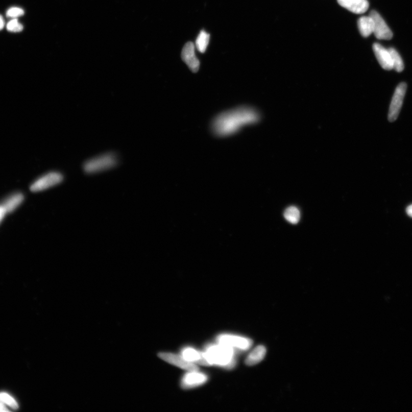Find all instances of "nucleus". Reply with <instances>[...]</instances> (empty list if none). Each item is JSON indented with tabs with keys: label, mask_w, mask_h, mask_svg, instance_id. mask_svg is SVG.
I'll return each instance as SVG.
<instances>
[{
	"label": "nucleus",
	"mask_w": 412,
	"mask_h": 412,
	"mask_svg": "<svg viewBox=\"0 0 412 412\" xmlns=\"http://www.w3.org/2000/svg\"><path fill=\"white\" fill-rule=\"evenodd\" d=\"M117 164V156L108 153L88 160L84 163L83 169L87 174H95L115 167Z\"/></svg>",
	"instance_id": "obj_3"
},
{
	"label": "nucleus",
	"mask_w": 412,
	"mask_h": 412,
	"mask_svg": "<svg viewBox=\"0 0 412 412\" xmlns=\"http://www.w3.org/2000/svg\"><path fill=\"white\" fill-rule=\"evenodd\" d=\"M216 340L219 344L243 350L249 349L253 345L252 340L236 335H221L217 337Z\"/></svg>",
	"instance_id": "obj_7"
},
{
	"label": "nucleus",
	"mask_w": 412,
	"mask_h": 412,
	"mask_svg": "<svg viewBox=\"0 0 412 412\" xmlns=\"http://www.w3.org/2000/svg\"><path fill=\"white\" fill-rule=\"evenodd\" d=\"M0 402L4 405L10 406L13 409H17L18 408L17 401L7 393H0Z\"/></svg>",
	"instance_id": "obj_20"
},
{
	"label": "nucleus",
	"mask_w": 412,
	"mask_h": 412,
	"mask_svg": "<svg viewBox=\"0 0 412 412\" xmlns=\"http://www.w3.org/2000/svg\"><path fill=\"white\" fill-rule=\"evenodd\" d=\"M284 217L289 223L297 224L300 220V211L297 207L290 206L287 208L284 212Z\"/></svg>",
	"instance_id": "obj_17"
},
{
	"label": "nucleus",
	"mask_w": 412,
	"mask_h": 412,
	"mask_svg": "<svg viewBox=\"0 0 412 412\" xmlns=\"http://www.w3.org/2000/svg\"><path fill=\"white\" fill-rule=\"evenodd\" d=\"M5 26V21L2 16L0 15V31L2 30Z\"/></svg>",
	"instance_id": "obj_25"
},
{
	"label": "nucleus",
	"mask_w": 412,
	"mask_h": 412,
	"mask_svg": "<svg viewBox=\"0 0 412 412\" xmlns=\"http://www.w3.org/2000/svg\"><path fill=\"white\" fill-rule=\"evenodd\" d=\"M374 21L373 34L380 40H391L393 37V33L383 19L376 11H372L369 14Z\"/></svg>",
	"instance_id": "obj_6"
},
{
	"label": "nucleus",
	"mask_w": 412,
	"mask_h": 412,
	"mask_svg": "<svg viewBox=\"0 0 412 412\" xmlns=\"http://www.w3.org/2000/svg\"><path fill=\"white\" fill-rule=\"evenodd\" d=\"M64 177L59 172H52L42 175L32 184L30 187L32 192H39L58 185L63 182Z\"/></svg>",
	"instance_id": "obj_4"
},
{
	"label": "nucleus",
	"mask_w": 412,
	"mask_h": 412,
	"mask_svg": "<svg viewBox=\"0 0 412 412\" xmlns=\"http://www.w3.org/2000/svg\"><path fill=\"white\" fill-rule=\"evenodd\" d=\"M23 196L21 193H16L7 199L2 205L8 212L15 210L23 201Z\"/></svg>",
	"instance_id": "obj_16"
},
{
	"label": "nucleus",
	"mask_w": 412,
	"mask_h": 412,
	"mask_svg": "<svg viewBox=\"0 0 412 412\" xmlns=\"http://www.w3.org/2000/svg\"><path fill=\"white\" fill-rule=\"evenodd\" d=\"M266 353V348L264 346L259 345L249 355L246 359L245 363L248 366H255L263 360Z\"/></svg>",
	"instance_id": "obj_14"
},
{
	"label": "nucleus",
	"mask_w": 412,
	"mask_h": 412,
	"mask_svg": "<svg viewBox=\"0 0 412 412\" xmlns=\"http://www.w3.org/2000/svg\"><path fill=\"white\" fill-rule=\"evenodd\" d=\"M182 59L192 72H198L200 67V61L195 53V45L192 42H188L184 45L181 54Z\"/></svg>",
	"instance_id": "obj_9"
},
{
	"label": "nucleus",
	"mask_w": 412,
	"mask_h": 412,
	"mask_svg": "<svg viewBox=\"0 0 412 412\" xmlns=\"http://www.w3.org/2000/svg\"><path fill=\"white\" fill-rule=\"evenodd\" d=\"M406 88V83H401L395 90L391 103L389 114H388V119L391 122H395L399 115L405 95Z\"/></svg>",
	"instance_id": "obj_5"
},
{
	"label": "nucleus",
	"mask_w": 412,
	"mask_h": 412,
	"mask_svg": "<svg viewBox=\"0 0 412 412\" xmlns=\"http://www.w3.org/2000/svg\"><path fill=\"white\" fill-rule=\"evenodd\" d=\"M7 29L9 32H19L23 30V26L18 22L17 19L13 18L8 23Z\"/></svg>",
	"instance_id": "obj_21"
},
{
	"label": "nucleus",
	"mask_w": 412,
	"mask_h": 412,
	"mask_svg": "<svg viewBox=\"0 0 412 412\" xmlns=\"http://www.w3.org/2000/svg\"><path fill=\"white\" fill-rule=\"evenodd\" d=\"M210 36L205 31H201L197 37L196 47L201 53H205L209 44Z\"/></svg>",
	"instance_id": "obj_18"
},
{
	"label": "nucleus",
	"mask_w": 412,
	"mask_h": 412,
	"mask_svg": "<svg viewBox=\"0 0 412 412\" xmlns=\"http://www.w3.org/2000/svg\"><path fill=\"white\" fill-rule=\"evenodd\" d=\"M407 214L412 217V205L409 206L406 209Z\"/></svg>",
	"instance_id": "obj_26"
},
{
	"label": "nucleus",
	"mask_w": 412,
	"mask_h": 412,
	"mask_svg": "<svg viewBox=\"0 0 412 412\" xmlns=\"http://www.w3.org/2000/svg\"><path fill=\"white\" fill-rule=\"evenodd\" d=\"M203 353L211 366L216 365L229 369L234 366V348L219 344L208 348L206 352Z\"/></svg>",
	"instance_id": "obj_2"
},
{
	"label": "nucleus",
	"mask_w": 412,
	"mask_h": 412,
	"mask_svg": "<svg viewBox=\"0 0 412 412\" xmlns=\"http://www.w3.org/2000/svg\"><path fill=\"white\" fill-rule=\"evenodd\" d=\"M341 6L355 14L366 13L369 8L367 0H337Z\"/></svg>",
	"instance_id": "obj_12"
},
{
	"label": "nucleus",
	"mask_w": 412,
	"mask_h": 412,
	"mask_svg": "<svg viewBox=\"0 0 412 412\" xmlns=\"http://www.w3.org/2000/svg\"><path fill=\"white\" fill-rule=\"evenodd\" d=\"M358 27L359 32L363 37H368L373 34L374 21L370 16H363L359 18Z\"/></svg>",
	"instance_id": "obj_15"
},
{
	"label": "nucleus",
	"mask_w": 412,
	"mask_h": 412,
	"mask_svg": "<svg viewBox=\"0 0 412 412\" xmlns=\"http://www.w3.org/2000/svg\"><path fill=\"white\" fill-rule=\"evenodd\" d=\"M388 50H389L391 55L393 69H394L398 72H402L404 69V64L400 54L394 49L390 48Z\"/></svg>",
	"instance_id": "obj_19"
},
{
	"label": "nucleus",
	"mask_w": 412,
	"mask_h": 412,
	"mask_svg": "<svg viewBox=\"0 0 412 412\" xmlns=\"http://www.w3.org/2000/svg\"><path fill=\"white\" fill-rule=\"evenodd\" d=\"M158 356L163 360L184 369V370L189 372H196L199 370V368L196 364L186 360L182 356L170 353H160L158 354Z\"/></svg>",
	"instance_id": "obj_8"
},
{
	"label": "nucleus",
	"mask_w": 412,
	"mask_h": 412,
	"mask_svg": "<svg viewBox=\"0 0 412 412\" xmlns=\"http://www.w3.org/2000/svg\"><path fill=\"white\" fill-rule=\"evenodd\" d=\"M9 411V410L7 409L6 405H5L4 404H3L1 403V402H0V412H1V411L6 412V411Z\"/></svg>",
	"instance_id": "obj_24"
},
{
	"label": "nucleus",
	"mask_w": 412,
	"mask_h": 412,
	"mask_svg": "<svg viewBox=\"0 0 412 412\" xmlns=\"http://www.w3.org/2000/svg\"><path fill=\"white\" fill-rule=\"evenodd\" d=\"M25 11L20 8L13 7L9 9L7 12V16L9 18H16L23 15Z\"/></svg>",
	"instance_id": "obj_22"
},
{
	"label": "nucleus",
	"mask_w": 412,
	"mask_h": 412,
	"mask_svg": "<svg viewBox=\"0 0 412 412\" xmlns=\"http://www.w3.org/2000/svg\"><path fill=\"white\" fill-rule=\"evenodd\" d=\"M373 50L382 68L387 70L393 69L392 58L389 50L385 49L378 43L373 45Z\"/></svg>",
	"instance_id": "obj_10"
},
{
	"label": "nucleus",
	"mask_w": 412,
	"mask_h": 412,
	"mask_svg": "<svg viewBox=\"0 0 412 412\" xmlns=\"http://www.w3.org/2000/svg\"><path fill=\"white\" fill-rule=\"evenodd\" d=\"M182 356L186 360L192 363L196 362L201 366H210L205 356L204 353L197 351L192 348L184 349L182 352Z\"/></svg>",
	"instance_id": "obj_13"
},
{
	"label": "nucleus",
	"mask_w": 412,
	"mask_h": 412,
	"mask_svg": "<svg viewBox=\"0 0 412 412\" xmlns=\"http://www.w3.org/2000/svg\"><path fill=\"white\" fill-rule=\"evenodd\" d=\"M207 380V377L204 374L198 373V371L189 372L183 377L181 386L183 389H191L205 383Z\"/></svg>",
	"instance_id": "obj_11"
},
{
	"label": "nucleus",
	"mask_w": 412,
	"mask_h": 412,
	"mask_svg": "<svg viewBox=\"0 0 412 412\" xmlns=\"http://www.w3.org/2000/svg\"><path fill=\"white\" fill-rule=\"evenodd\" d=\"M259 112L249 107H240L221 113L212 123V131L216 136L225 137L233 135L246 126L252 125L260 120Z\"/></svg>",
	"instance_id": "obj_1"
},
{
	"label": "nucleus",
	"mask_w": 412,
	"mask_h": 412,
	"mask_svg": "<svg viewBox=\"0 0 412 412\" xmlns=\"http://www.w3.org/2000/svg\"><path fill=\"white\" fill-rule=\"evenodd\" d=\"M7 212L6 208L3 205H0V223L3 220L5 215H6Z\"/></svg>",
	"instance_id": "obj_23"
}]
</instances>
